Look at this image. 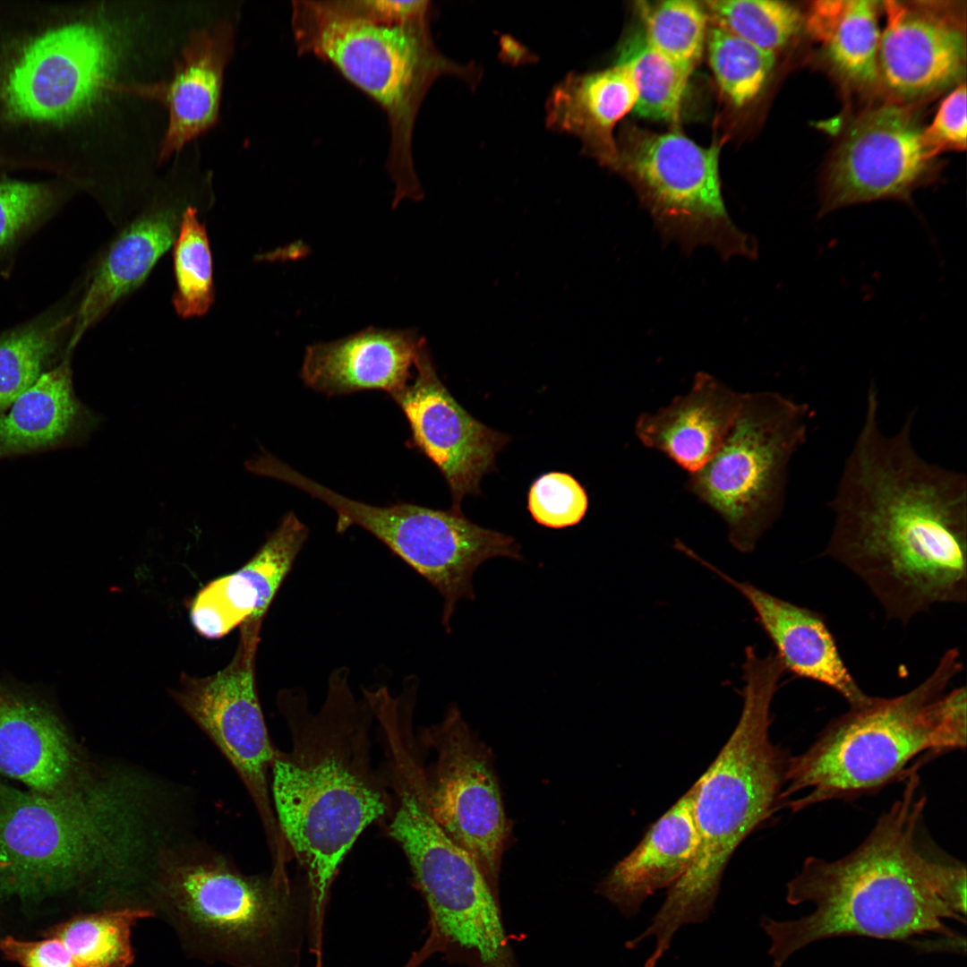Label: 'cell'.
<instances>
[{"mask_svg": "<svg viewBox=\"0 0 967 967\" xmlns=\"http://www.w3.org/2000/svg\"><path fill=\"white\" fill-rule=\"evenodd\" d=\"M879 406L872 384L828 501L823 555L853 573L888 619L907 624L936 604L966 602L967 477L917 450L914 411L887 434Z\"/></svg>", "mask_w": 967, "mask_h": 967, "instance_id": "obj_1", "label": "cell"}, {"mask_svg": "<svg viewBox=\"0 0 967 967\" xmlns=\"http://www.w3.org/2000/svg\"><path fill=\"white\" fill-rule=\"evenodd\" d=\"M917 772L852 851L835 860L808 857L787 884L791 905L811 903L813 911L792 920L763 917L774 967L814 942L843 936L907 940L928 933L949 939L946 920L965 923L966 868L935 860L917 845L926 797Z\"/></svg>", "mask_w": 967, "mask_h": 967, "instance_id": "obj_2", "label": "cell"}, {"mask_svg": "<svg viewBox=\"0 0 967 967\" xmlns=\"http://www.w3.org/2000/svg\"><path fill=\"white\" fill-rule=\"evenodd\" d=\"M90 5L0 0V169L85 185L84 134L110 92L119 43Z\"/></svg>", "mask_w": 967, "mask_h": 967, "instance_id": "obj_3", "label": "cell"}, {"mask_svg": "<svg viewBox=\"0 0 967 967\" xmlns=\"http://www.w3.org/2000/svg\"><path fill=\"white\" fill-rule=\"evenodd\" d=\"M277 704L291 739L276 749L272 805L290 851L304 873L312 920L321 924L333 880L346 855L374 822L383 821L390 794L383 766L372 765L373 711L348 684V669L329 675L325 701L312 713L301 689L279 691Z\"/></svg>", "mask_w": 967, "mask_h": 967, "instance_id": "obj_4", "label": "cell"}, {"mask_svg": "<svg viewBox=\"0 0 967 967\" xmlns=\"http://www.w3.org/2000/svg\"><path fill=\"white\" fill-rule=\"evenodd\" d=\"M743 708L716 758L692 785L698 847L688 870L669 887L650 925L636 937H655V958L683 925L714 911L726 865L740 843L783 804L789 757L769 737L770 706L785 670L774 653L745 649Z\"/></svg>", "mask_w": 967, "mask_h": 967, "instance_id": "obj_5", "label": "cell"}, {"mask_svg": "<svg viewBox=\"0 0 967 967\" xmlns=\"http://www.w3.org/2000/svg\"><path fill=\"white\" fill-rule=\"evenodd\" d=\"M962 670L960 652L951 648L908 692L873 697L834 718L804 752L789 757L784 805L796 812L873 793L917 771L909 766L920 757L964 749L966 688L946 690Z\"/></svg>", "mask_w": 967, "mask_h": 967, "instance_id": "obj_6", "label": "cell"}, {"mask_svg": "<svg viewBox=\"0 0 967 967\" xmlns=\"http://www.w3.org/2000/svg\"><path fill=\"white\" fill-rule=\"evenodd\" d=\"M428 1H294L291 25L300 54L331 64L384 111L390 129L387 169L393 207L421 200L412 137L432 83L450 71L429 30Z\"/></svg>", "mask_w": 967, "mask_h": 967, "instance_id": "obj_7", "label": "cell"}, {"mask_svg": "<svg viewBox=\"0 0 967 967\" xmlns=\"http://www.w3.org/2000/svg\"><path fill=\"white\" fill-rule=\"evenodd\" d=\"M127 782L91 777L58 794L0 784V896L52 894L96 877L127 884L144 847Z\"/></svg>", "mask_w": 967, "mask_h": 967, "instance_id": "obj_8", "label": "cell"}, {"mask_svg": "<svg viewBox=\"0 0 967 967\" xmlns=\"http://www.w3.org/2000/svg\"><path fill=\"white\" fill-rule=\"evenodd\" d=\"M148 894L133 906L161 918L207 963L286 967L284 957L298 953L292 935L309 894L290 877L247 876L221 857L174 852L158 860Z\"/></svg>", "mask_w": 967, "mask_h": 967, "instance_id": "obj_9", "label": "cell"}, {"mask_svg": "<svg viewBox=\"0 0 967 967\" xmlns=\"http://www.w3.org/2000/svg\"><path fill=\"white\" fill-rule=\"evenodd\" d=\"M813 410L774 391L743 393L723 444L689 489L722 517L729 540L753 552L783 509L790 464L806 443Z\"/></svg>", "mask_w": 967, "mask_h": 967, "instance_id": "obj_10", "label": "cell"}, {"mask_svg": "<svg viewBox=\"0 0 967 967\" xmlns=\"http://www.w3.org/2000/svg\"><path fill=\"white\" fill-rule=\"evenodd\" d=\"M309 494L337 513L338 532L359 526L388 546L424 578L441 595V623L451 631L450 619L462 598L475 600L473 576L494 557L523 560L520 546L503 533L466 518L461 510H438L399 503L377 507L342 496L313 483Z\"/></svg>", "mask_w": 967, "mask_h": 967, "instance_id": "obj_11", "label": "cell"}, {"mask_svg": "<svg viewBox=\"0 0 967 967\" xmlns=\"http://www.w3.org/2000/svg\"><path fill=\"white\" fill-rule=\"evenodd\" d=\"M719 152L716 144L702 147L677 132L642 133L627 145L623 161L664 241L686 252L709 246L723 260L754 258L755 244L724 204Z\"/></svg>", "mask_w": 967, "mask_h": 967, "instance_id": "obj_12", "label": "cell"}, {"mask_svg": "<svg viewBox=\"0 0 967 967\" xmlns=\"http://www.w3.org/2000/svg\"><path fill=\"white\" fill-rule=\"evenodd\" d=\"M261 624L240 626V640L229 663L206 677L182 674L172 697L227 759L258 811L272 861L284 860L287 845L279 829L269 789L276 748L272 745L255 680Z\"/></svg>", "mask_w": 967, "mask_h": 967, "instance_id": "obj_13", "label": "cell"}, {"mask_svg": "<svg viewBox=\"0 0 967 967\" xmlns=\"http://www.w3.org/2000/svg\"><path fill=\"white\" fill-rule=\"evenodd\" d=\"M420 741L434 750L424 766L432 815L446 834L475 860L497 887L510 824L491 751L450 706L442 721L424 729Z\"/></svg>", "mask_w": 967, "mask_h": 967, "instance_id": "obj_14", "label": "cell"}, {"mask_svg": "<svg viewBox=\"0 0 967 967\" xmlns=\"http://www.w3.org/2000/svg\"><path fill=\"white\" fill-rule=\"evenodd\" d=\"M404 853L435 939L470 954L480 967H516L494 891L473 857L438 825L417 831Z\"/></svg>", "mask_w": 967, "mask_h": 967, "instance_id": "obj_15", "label": "cell"}, {"mask_svg": "<svg viewBox=\"0 0 967 967\" xmlns=\"http://www.w3.org/2000/svg\"><path fill=\"white\" fill-rule=\"evenodd\" d=\"M911 111L896 104L872 109L849 128L826 174L820 216L837 209L903 199L924 179L931 160Z\"/></svg>", "mask_w": 967, "mask_h": 967, "instance_id": "obj_16", "label": "cell"}, {"mask_svg": "<svg viewBox=\"0 0 967 967\" xmlns=\"http://www.w3.org/2000/svg\"><path fill=\"white\" fill-rule=\"evenodd\" d=\"M415 380L392 396L405 414L415 444L442 473L461 510L467 494L480 491L482 477L509 441L473 417L440 380L425 340L415 362Z\"/></svg>", "mask_w": 967, "mask_h": 967, "instance_id": "obj_17", "label": "cell"}, {"mask_svg": "<svg viewBox=\"0 0 967 967\" xmlns=\"http://www.w3.org/2000/svg\"><path fill=\"white\" fill-rule=\"evenodd\" d=\"M189 206L194 205L180 200H155L116 228L92 263L70 315L68 350L73 351L88 329L144 284L172 248Z\"/></svg>", "mask_w": 967, "mask_h": 967, "instance_id": "obj_18", "label": "cell"}, {"mask_svg": "<svg viewBox=\"0 0 967 967\" xmlns=\"http://www.w3.org/2000/svg\"><path fill=\"white\" fill-rule=\"evenodd\" d=\"M878 79L905 99L933 94L954 83L964 71V33L952 19L928 7L883 2Z\"/></svg>", "mask_w": 967, "mask_h": 967, "instance_id": "obj_19", "label": "cell"}, {"mask_svg": "<svg viewBox=\"0 0 967 967\" xmlns=\"http://www.w3.org/2000/svg\"><path fill=\"white\" fill-rule=\"evenodd\" d=\"M683 550L745 597L786 672L834 689L850 708L862 706L872 699L846 666L821 613L779 598L751 583L739 582L688 547Z\"/></svg>", "mask_w": 967, "mask_h": 967, "instance_id": "obj_20", "label": "cell"}, {"mask_svg": "<svg viewBox=\"0 0 967 967\" xmlns=\"http://www.w3.org/2000/svg\"><path fill=\"white\" fill-rule=\"evenodd\" d=\"M0 774L42 794L70 791L92 777L55 713L1 685Z\"/></svg>", "mask_w": 967, "mask_h": 967, "instance_id": "obj_21", "label": "cell"}, {"mask_svg": "<svg viewBox=\"0 0 967 967\" xmlns=\"http://www.w3.org/2000/svg\"><path fill=\"white\" fill-rule=\"evenodd\" d=\"M307 536L306 526L287 513L243 567L198 592L190 611L195 630L216 639L247 621L262 624Z\"/></svg>", "mask_w": 967, "mask_h": 967, "instance_id": "obj_22", "label": "cell"}, {"mask_svg": "<svg viewBox=\"0 0 967 967\" xmlns=\"http://www.w3.org/2000/svg\"><path fill=\"white\" fill-rule=\"evenodd\" d=\"M424 341L414 329L370 327L308 346L301 378L308 387L328 396L381 389L392 397L408 384Z\"/></svg>", "mask_w": 967, "mask_h": 967, "instance_id": "obj_23", "label": "cell"}, {"mask_svg": "<svg viewBox=\"0 0 967 967\" xmlns=\"http://www.w3.org/2000/svg\"><path fill=\"white\" fill-rule=\"evenodd\" d=\"M226 23L194 32L183 49L172 78L150 85L111 82L109 90L157 98L168 111L159 158H168L211 127L218 117L222 77L232 51Z\"/></svg>", "mask_w": 967, "mask_h": 967, "instance_id": "obj_24", "label": "cell"}, {"mask_svg": "<svg viewBox=\"0 0 967 967\" xmlns=\"http://www.w3.org/2000/svg\"><path fill=\"white\" fill-rule=\"evenodd\" d=\"M743 393L712 375H695L690 390L655 413H644L635 432L646 447L659 450L693 474L717 452L740 410Z\"/></svg>", "mask_w": 967, "mask_h": 967, "instance_id": "obj_25", "label": "cell"}, {"mask_svg": "<svg viewBox=\"0 0 967 967\" xmlns=\"http://www.w3.org/2000/svg\"><path fill=\"white\" fill-rule=\"evenodd\" d=\"M691 788L646 832L639 843L599 883L597 892L625 918L638 913L655 891L672 886L690 867L698 847Z\"/></svg>", "mask_w": 967, "mask_h": 967, "instance_id": "obj_26", "label": "cell"}, {"mask_svg": "<svg viewBox=\"0 0 967 967\" xmlns=\"http://www.w3.org/2000/svg\"><path fill=\"white\" fill-rule=\"evenodd\" d=\"M70 361L67 353L0 416V459L82 441L98 426L76 397Z\"/></svg>", "mask_w": 967, "mask_h": 967, "instance_id": "obj_27", "label": "cell"}, {"mask_svg": "<svg viewBox=\"0 0 967 967\" xmlns=\"http://www.w3.org/2000/svg\"><path fill=\"white\" fill-rule=\"evenodd\" d=\"M637 100L630 68L617 62L605 70L565 79L549 100V123L578 135L588 147H602V153L607 154L612 128L634 110Z\"/></svg>", "mask_w": 967, "mask_h": 967, "instance_id": "obj_28", "label": "cell"}, {"mask_svg": "<svg viewBox=\"0 0 967 967\" xmlns=\"http://www.w3.org/2000/svg\"><path fill=\"white\" fill-rule=\"evenodd\" d=\"M877 3L870 0L816 1L806 20L833 65L847 79L871 84L878 79L881 31Z\"/></svg>", "mask_w": 967, "mask_h": 967, "instance_id": "obj_29", "label": "cell"}, {"mask_svg": "<svg viewBox=\"0 0 967 967\" xmlns=\"http://www.w3.org/2000/svg\"><path fill=\"white\" fill-rule=\"evenodd\" d=\"M152 917L140 907H107L55 925L45 936L59 938L80 967H129L135 959L133 928Z\"/></svg>", "mask_w": 967, "mask_h": 967, "instance_id": "obj_30", "label": "cell"}, {"mask_svg": "<svg viewBox=\"0 0 967 967\" xmlns=\"http://www.w3.org/2000/svg\"><path fill=\"white\" fill-rule=\"evenodd\" d=\"M617 62L626 64L633 74L638 90L636 115L659 121L679 118L692 71L653 47L642 30L627 39Z\"/></svg>", "mask_w": 967, "mask_h": 967, "instance_id": "obj_31", "label": "cell"}, {"mask_svg": "<svg viewBox=\"0 0 967 967\" xmlns=\"http://www.w3.org/2000/svg\"><path fill=\"white\" fill-rule=\"evenodd\" d=\"M200 211L195 206L186 208L171 248L175 284L172 305L183 319L205 315L216 297L210 243Z\"/></svg>", "mask_w": 967, "mask_h": 967, "instance_id": "obj_32", "label": "cell"}, {"mask_svg": "<svg viewBox=\"0 0 967 967\" xmlns=\"http://www.w3.org/2000/svg\"><path fill=\"white\" fill-rule=\"evenodd\" d=\"M69 325L70 315L55 323H33L0 338V416L47 372Z\"/></svg>", "mask_w": 967, "mask_h": 967, "instance_id": "obj_33", "label": "cell"}, {"mask_svg": "<svg viewBox=\"0 0 967 967\" xmlns=\"http://www.w3.org/2000/svg\"><path fill=\"white\" fill-rule=\"evenodd\" d=\"M711 69L719 88L736 107L752 102L774 65V53L764 50L716 25L707 31Z\"/></svg>", "mask_w": 967, "mask_h": 967, "instance_id": "obj_34", "label": "cell"}, {"mask_svg": "<svg viewBox=\"0 0 967 967\" xmlns=\"http://www.w3.org/2000/svg\"><path fill=\"white\" fill-rule=\"evenodd\" d=\"M646 41L656 50L693 71L706 41L707 12L702 3L666 0L641 7Z\"/></svg>", "mask_w": 967, "mask_h": 967, "instance_id": "obj_35", "label": "cell"}, {"mask_svg": "<svg viewBox=\"0 0 967 967\" xmlns=\"http://www.w3.org/2000/svg\"><path fill=\"white\" fill-rule=\"evenodd\" d=\"M705 4L718 26L772 53L784 47L802 24L799 9L787 2L715 0Z\"/></svg>", "mask_w": 967, "mask_h": 967, "instance_id": "obj_36", "label": "cell"}, {"mask_svg": "<svg viewBox=\"0 0 967 967\" xmlns=\"http://www.w3.org/2000/svg\"><path fill=\"white\" fill-rule=\"evenodd\" d=\"M74 187L60 178L21 180L0 169V252L57 208Z\"/></svg>", "mask_w": 967, "mask_h": 967, "instance_id": "obj_37", "label": "cell"}, {"mask_svg": "<svg viewBox=\"0 0 967 967\" xmlns=\"http://www.w3.org/2000/svg\"><path fill=\"white\" fill-rule=\"evenodd\" d=\"M588 507L585 489L570 475L551 472L537 478L528 493V509L540 525L562 528L579 523Z\"/></svg>", "mask_w": 967, "mask_h": 967, "instance_id": "obj_38", "label": "cell"}, {"mask_svg": "<svg viewBox=\"0 0 967 967\" xmlns=\"http://www.w3.org/2000/svg\"><path fill=\"white\" fill-rule=\"evenodd\" d=\"M966 135V86L963 83L941 102L931 124L922 130V138L932 159L942 151L965 150Z\"/></svg>", "mask_w": 967, "mask_h": 967, "instance_id": "obj_39", "label": "cell"}, {"mask_svg": "<svg viewBox=\"0 0 967 967\" xmlns=\"http://www.w3.org/2000/svg\"><path fill=\"white\" fill-rule=\"evenodd\" d=\"M0 950L6 959L21 967H80L66 946L57 937L21 940L5 937Z\"/></svg>", "mask_w": 967, "mask_h": 967, "instance_id": "obj_40", "label": "cell"}]
</instances>
